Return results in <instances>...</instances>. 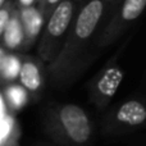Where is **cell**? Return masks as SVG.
I'll list each match as a JSON object with an SVG mask.
<instances>
[{
  "mask_svg": "<svg viewBox=\"0 0 146 146\" xmlns=\"http://www.w3.org/2000/svg\"><path fill=\"white\" fill-rule=\"evenodd\" d=\"M22 56V67L19 73V83L30 92L33 100H37L44 92L45 80L48 76V67L40 58L31 55Z\"/></svg>",
  "mask_w": 146,
  "mask_h": 146,
  "instance_id": "7",
  "label": "cell"
},
{
  "mask_svg": "<svg viewBox=\"0 0 146 146\" xmlns=\"http://www.w3.org/2000/svg\"><path fill=\"white\" fill-rule=\"evenodd\" d=\"M15 8L13 7V4L9 1H7L4 5L0 7V35L4 32V30L7 28L9 21L12 19L13 13H14Z\"/></svg>",
  "mask_w": 146,
  "mask_h": 146,
  "instance_id": "13",
  "label": "cell"
},
{
  "mask_svg": "<svg viewBox=\"0 0 146 146\" xmlns=\"http://www.w3.org/2000/svg\"><path fill=\"white\" fill-rule=\"evenodd\" d=\"M30 92L21 83L10 82L4 85L3 88V100L7 104L9 111H18L23 109L30 101Z\"/></svg>",
  "mask_w": 146,
  "mask_h": 146,
  "instance_id": "10",
  "label": "cell"
},
{
  "mask_svg": "<svg viewBox=\"0 0 146 146\" xmlns=\"http://www.w3.org/2000/svg\"><path fill=\"white\" fill-rule=\"evenodd\" d=\"M123 78L124 72L119 64L115 62L108 63L87 83L90 103H92L98 110H104L117 94Z\"/></svg>",
  "mask_w": 146,
  "mask_h": 146,
  "instance_id": "6",
  "label": "cell"
},
{
  "mask_svg": "<svg viewBox=\"0 0 146 146\" xmlns=\"http://www.w3.org/2000/svg\"><path fill=\"white\" fill-rule=\"evenodd\" d=\"M146 9V0H121L117 3L110 18L104 26L98 40V50L115 42L129 27L142 15Z\"/></svg>",
  "mask_w": 146,
  "mask_h": 146,
  "instance_id": "4",
  "label": "cell"
},
{
  "mask_svg": "<svg viewBox=\"0 0 146 146\" xmlns=\"http://www.w3.org/2000/svg\"><path fill=\"white\" fill-rule=\"evenodd\" d=\"M74 1H76V3H78V4H80V3H81V4H83V3H85L86 0H74Z\"/></svg>",
  "mask_w": 146,
  "mask_h": 146,
  "instance_id": "17",
  "label": "cell"
},
{
  "mask_svg": "<svg viewBox=\"0 0 146 146\" xmlns=\"http://www.w3.org/2000/svg\"><path fill=\"white\" fill-rule=\"evenodd\" d=\"M21 21H22L23 31H25V44L23 50H28L37 40V36L45 27V18L41 10L33 7H22L19 9Z\"/></svg>",
  "mask_w": 146,
  "mask_h": 146,
  "instance_id": "8",
  "label": "cell"
},
{
  "mask_svg": "<svg viewBox=\"0 0 146 146\" xmlns=\"http://www.w3.org/2000/svg\"><path fill=\"white\" fill-rule=\"evenodd\" d=\"M62 3V0H38V9L41 10L45 21L50 18L55 8Z\"/></svg>",
  "mask_w": 146,
  "mask_h": 146,
  "instance_id": "14",
  "label": "cell"
},
{
  "mask_svg": "<svg viewBox=\"0 0 146 146\" xmlns=\"http://www.w3.org/2000/svg\"><path fill=\"white\" fill-rule=\"evenodd\" d=\"M18 126L13 115H5L3 111V123H1V146L7 145V141H12L13 139H17Z\"/></svg>",
  "mask_w": 146,
  "mask_h": 146,
  "instance_id": "12",
  "label": "cell"
},
{
  "mask_svg": "<svg viewBox=\"0 0 146 146\" xmlns=\"http://www.w3.org/2000/svg\"><path fill=\"white\" fill-rule=\"evenodd\" d=\"M3 37V48L9 51L23 50L25 44V31H23L22 21H21L19 9H15L13 13L12 19L9 21L7 28L1 33Z\"/></svg>",
  "mask_w": 146,
  "mask_h": 146,
  "instance_id": "9",
  "label": "cell"
},
{
  "mask_svg": "<svg viewBox=\"0 0 146 146\" xmlns=\"http://www.w3.org/2000/svg\"><path fill=\"white\" fill-rule=\"evenodd\" d=\"M74 0H62L45 23L37 46V56L46 64H50L58 56L74 21L77 8Z\"/></svg>",
  "mask_w": 146,
  "mask_h": 146,
  "instance_id": "3",
  "label": "cell"
},
{
  "mask_svg": "<svg viewBox=\"0 0 146 146\" xmlns=\"http://www.w3.org/2000/svg\"><path fill=\"white\" fill-rule=\"evenodd\" d=\"M121 0H86L81 4L60 53L48 64L50 85L63 88L76 80L98 50V40Z\"/></svg>",
  "mask_w": 146,
  "mask_h": 146,
  "instance_id": "1",
  "label": "cell"
},
{
  "mask_svg": "<svg viewBox=\"0 0 146 146\" xmlns=\"http://www.w3.org/2000/svg\"><path fill=\"white\" fill-rule=\"evenodd\" d=\"M146 124V101L128 99L110 109L101 123V132L106 135L132 131Z\"/></svg>",
  "mask_w": 146,
  "mask_h": 146,
  "instance_id": "5",
  "label": "cell"
},
{
  "mask_svg": "<svg viewBox=\"0 0 146 146\" xmlns=\"http://www.w3.org/2000/svg\"><path fill=\"white\" fill-rule=\"evenodd\" d=\"M42 126L58 146H87L92 136L90 117L71 103H49L42 113Z\"/></svg>",
  "mask_w": 146,
  "mask_h": 146,
  "instance_id": "2",
  "label": "cell"
},
{
  "mask_svg": "<svg viewBox=\"0 0 146 146\" xmlns=\"http://www.w3.org/2000/svg\"><path fill=\"white\" fill-rule=\"evenodd\" d=\"M33 1H35V0H19L22 7H31V4H32Z\"/></svg>",
  "mask_w": 146,
  "mask_h": 146,
  "instance_id": "15",
  "label": "cell"
},
{
  "mask_svg": "<svg viewBox=\"0 0 146 146\" xmlns=\"http://www.w3.org/2000/svg\"><path fill=\"white\" fill-rule=\"evenodd\" d=\"M21 67H22V56L13 54L12 51L3 48L1 60H0V71H1V80L4 85L10 83L14 80L19 78Z\"/></svg>",
  "mask_w": 146,
  "mask_h": 146,
  "instance_id": "11",
  "label": "cell"
},
{
  "mask_svg": "<svg viewBox=\"0 0 146 146\" xmlns=\"http://www.w3.org/2000/svg\"><path fill=\"white\" fill-rule=\"evenodd\" d=\"M7 1H9V0H0V7H1V5H4Z\"/></svg>",
  "mask_w": 146,
  "mask_h": 146,
  "instance_id": "16",
  "label": "cell"
}]
</instances>
